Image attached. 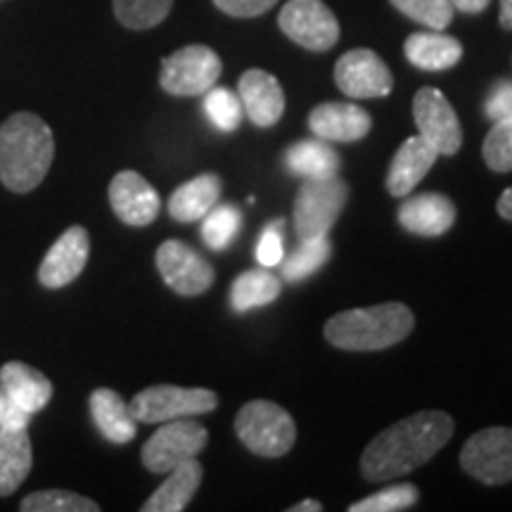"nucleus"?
Wrapping results in <instances>:
<instances>
[{
  "label": "nucleus",
  "mask_w": 512,
  "mask_h": 512,
  "mask_svg": "<svg viewBox=\"0 0 512 512\" xmlns=\"http://www.w3.org/2000/svg\"><path fill=\"white\" fill-rule=\"evenodd\" d=\"M456 432V422L444 411H422L394 422L377 434L361 456V475L368 482L406 477L432 460Z\"/></svg>",
  "instance_id": "obj_1"
},
{
  "label": "nucleus",
  "mask_w": 512,
  "mask_h": 512,
  "mask_svg": "<svg viewBox=\"0 0 512 512\" xmlns=\"http://www.w3.org/2000/svg\"><path fill=\"white\" fill-rule=\"evenodd\" d=\"M55 157V138L41 117L12 114L0 126V181L12 192H31L43 183Z\"/></svg>",
  "instance_id": "obj_2"
},
{
  "label": "nucleus",
  "mask_w": 512,
  "mask_h": 512,
  "mask_svg": "<svg viewBox=\"0 0 512 512\" xmlns=\"http://www.w3.org/2000/svg\"><path fill=\"white\" fill-rule=\"evenodd\" d=\"M413 325L415 316L406 304L389 302L337 313L325 323V339L344 351H382L403 342Z\"/></svg>",
  "instance_id": "obj_3"
},
{
  "label": "nucleus",
  "mask_w": 512,
  "mask_h": 512,
  "mask_svg": "<svg viewBox=\"0 0 512 512\" xmlns=\"http://www.w3.org/2000/svg\"><path fill=\"white\" fill-rule=\"evenodd\" d=\"M235 434L249 451L261 458H280L292 451L297 441L294 418L273 401L256 399L240 408L235 418Z\"/></svg>",
  "instance_id": "obj_4"
},
{
  "label": "nucleus",
  "mask_w": 512,
  "mask_h": 512,
  "mask_svg": "<svg viewBox=\"0 0 512 512\" xmlns=\"http://www.w3.org/2000/svg\"><path fill=\"white\" fill-rule=\"evenodd\" d=\"M219 406V396L204 387H176V384H155L133 396L128 403L133 418L147 425H159L178 418H195L211 413Z\"/></svg>",
  "instance_id": "obj_5"
},
{
  "label": "nucleus",
  "mask_w": 512,
  "mask_h": 512,
  "mask_svg": "<svg viewBox=\"0 0 512 512\" xmlns=\"http://www.w3.org/2000/svg\"><path fill=\"white\" fill-rule=\"evenodd\" d=\"M347 197V183L337 176L306 181L297 192L292 214L299 240L328 235L330 228L339 219V214L347 207Z\"/></svg>",
  "instance_id": "obj_6"
},
{
  "label": "nucleus",
  "mask_w": 512,
  "mask_h": 512,
  "mask_svg": "<svg viewBox=\"0 0 512 512\" xmlns=\"http://www.w3.org/2000/svg\"><path fill=\"white\" fill-rule=\"evenodd\" d=\"M209 441L207 427L192 418L164 422L143 446V465L155 475H166L204 451Z\"/></svg>",
  "instance_id": "obj_7"
},
{
  "label": "nucleus",
  "mask_w": 512,
  "mask_h": 512,
  "mask_svg": "<svg viewBox=\"0 0 512 512\" xmlns=\"http://www.w3.org/2000/svg\"><path fill=\"white\" fill-rule=\"evenodd\" d=\"M221 57L207 46H185L164 57L159 83L176 98H195L216 86L221 76Z\"/></svg>",
  "instance_id": "obj_8"
},
{
  "label": "nucleus",
  "mask_w": 512,
  "mask_h": 512,
  "mask_svg": "<svg viewBox=\"0 0 512 512\" xmlns=\"http://www.w3.org/2000/svg\"><path fill=\"white\" fill-rule=\"evenodd\" d=\"M460 467L477 482H512V427H486L472 434L460 451Z\"/></svg>",
  "instance_id": "obj_9"
},
{
  "label": "nucleus",
  "mask_w": 512,
  "mask_h": 512,
  "mask_svg": "<svg viewBox=\"0 0 512 512\" xmlns=\"http://www.w3.org/2000/svg\"><path fill=\"white\" fill-rule=\"evenodd\" d=\"M278 24L290 41L313 53L335 48L339 22L323 0H290L278 15Z\"/></svg>",
  "instance_id": "obj_10"
},
{
  "label": "nucleus",
  "mask_w": 512,
  "mask_h": 512,
  "mask_svg": "<svg viewBox=\"0 0 512 512\" xmlns=\"http://www.w3.org/2000/svg\"><path fill=\"white\" fill-rule=\"evenodd\" d=\"M413 117L420 138L439 155L453 157L463 147V128L453 105L439 88H420L413 100Z\"/></svg>",
  "instance_id": "obj_11"
},
{
  "label": "nucleus",
  "mask_w": 512,
  "mask_h": 512,
  "mask_svg": "<svg viewBox=\"0 0 512 512\" xmlns=\"http://www.w3.org/2000/svg\"><path fill=\"white\" fill-rule=\"evenodd\" d=\"M337 88L347 98L370 100L387 98L394 88V76L384 60L373 50L356 48L339 57L335 64Z\"/></svg>",
  "instance_id": "obj_12"
},
{
  "label": "nucleus",
  "mask_w": 512,
  "mask_h": 512,
  "mask_svg": "<svg viewBox=\"0 0 512 512\" xmlns=\"http://www.w3.org/2000/svg\"><path fill=\"white\" fill-rule=\"evenodd\" d=\"M157 268L164 283L181 297H197L214 285V266L181 240H166L157 249Z\"/></svg>",
  "instance_id": "obj_13"
},
{
  "label": "nucleus",
  "mask_w": 512,
  "mask_h": 512,
  "mask_svg": "<svg viewBox=\"0 0 512 512\" xmlns=\"http://www.w3.org/2000/svg\"><path fill=\"white\" fill-rule=\"evenodd\" d=\"M88 254H91V235H88V230L81 226L67 228L55 240V245L48 249L46 259L38 268V280L48 290H57V287L74 283L83 268H86Z\"/></svg>",
  "instance_id": "obj_14"
},
{
  "label": "nucleus",
  "mask_w": 512,
  "mask_h": 512,
  "mask_svg": "<svg viewBox=\"0 0 512 512\" xmlns=\"http://www.w3.org/2000/svg\"><path fill=\"white\" fill-rule=\"evenodd\" d=\"M110 204L126 226H150L157 219L162 200L138 171H119L110 183Z\"/></svg>",
  "instance_id": "obj_15"
},
{
  "label": "nucleus",
  "mask_w": 512,
  "mask_h": 512,
  "mask_svg": "<svg viewBox=\"0 0 512 512\" xmlns=\"http://www.w3.org/2000/svg\"><path fill=\"white\" fill-rule=\"evenodd\" d=\"M238 98L252 124L271 128L285 114V91L280 81L264 69H249L238 81Z\"/></svg>",
  "instance_id": "obj_16"
},
{
  "label": "nucleus",
  "mask_w": 512,
  "mask_h": 512,
  "mask_svg": "<svg viewBox=\"0 0 512 512\" xmlns=\"http://www.w3.org/2000/svg\"><path fill=\"white\" fill-rule=\"evenodd\" d=\"M373 126L370 114L351 102H320L309 114L313 136L328 143H356L366 138Z\"/></svg>",
  "instance_id": "obj_17"
},
{
  "label": "nucleus",
  "mask_w": 512,
  "mask_h": 512,
  "mask_svg": "<svg viewBox=\"0 0 512 512\" xmlns=\"http://www.w3.org/2000/svg\"><path fill=\"white\" fill-rule=\"evenodd\" d=\"M456 219V204L439 192H422V195L408 197L399 207L401 228L420 235V238H439L453 228Z\"/></svg>",
  "instance_id": "obj_18"
},
{
  "label": "nucleus",
  "mask_w": 512,
  "mask_h": 512,
  "mask_svg": "<svg viewBox=\"0 0 512 512\" xmlns=\"http://www.w3.org/2000/svg\"><path fill=\"white\" fill-rule=\"evenodd\" d=\"M439 152L434 150L430 143H425L420 136L408 138L392 159L387 171V190L394 197H406L411 195L422 178L427 176V171L432 169L437 162Z\"/></svg>",
  "instance_id": "obj_19"
},
{
  "label": "nucleus",
  "mask_w": 512,
  "mask_h": 512,
  "mask_svg": "<svg viewBox=\"0 0 512 512\" xmlns=\"http://www.w3.org/2000/svg\"><path fill=\"white\" fill-rule=\"evenodd\" d=\"M403 53L413 67L425 72H444L456 67L463 57V46L458 38L444 34V31H418L411 34L403 43Z\"/></svg>",
  "instance_id": "obj_20"
},
{
  "label": "nucleus",
  "mask_w": 512,
  "mask_h": 512,
  "mask_svg": "<svg viewBox=\"0 0 512 512\" xmlns=\"http://www.w3.org/2000/svg\"><path fill=\"white\" fill-rule=\"evenodd\" d=\"M0 387L31 415L41 413L53 399V382L22 361H10L0 368Z\"/></svg>",
  "instance_id": "obj_21"
},
{
  "label": "nucleus",
  "mask_w": 512,
  "mask_h": 512,
  "mask_svg": "<svg viewBox=\"0 0 512 512\" xmlns=\"http://www.w3.org/2000/svg\"><path fill=\"white\" fill-rule=\"evenodd\" d=\"M91 415L102 437L112 444L124 446L136 439L138 420L133 418L128 403L114 389H95L91 394Z\"/></svg>",
  "instance_id": "obj_22"
},
{
  "label": "nucleus",
  "mask_w": 512,
  "mask_h": 512,
  "mask_svg": "<svg viewBox=\"0 0 512 512\" xmlns=\"http://www.w3.org/2000/svg\"><path fill=\"white\" fill-rule=\"evenodd\" d=\"M166 482L147 498L145 505L140 510L143 512H181L188 508L192 496L200 489L204 470L195 458L188 463L174 467L171 472H166Z\"/></svg>",
  "instance_id": "obj_23"
},
{
  "label": "nucleus",
  "mask_w": 512,
  "mask_h": 512,
  "mask_svg": "<svg viewBox=\"0 0 512 512\" xmlns=\"http://www.w3.org/2000/svg\"><path fill=\"white\" fill-rule=\"evenodd\" d=\"M219 197L221 178L216 174H202L174 190L169 200V214L171 219L181 223L200 221L219 204Z\"/></svg>",
  "instance_id": "obj_24"
},
{
  "label": "nucleus",
  "mask_w": 512,
  "mask_h": 512,
  "mask_svg": "<svg viewBox=\"0 0 512 512\" xmlns=\"http://www.w3.org/2000/svg\"><path fill=\"white\" fill-rule=\"evenodd\" d=\"M34 451L27 430H0V496H12L29 477Z\"/></svg>",
  "instance_id": "obj_25"
},
{
  "label": "nucleus",
  "mask_w": 512,
  "mask_h": 512,
  "mask_svg": "<svg viewBox=\"0 0 512 512\" xmlns=\"http://www.w3.org/2000/svg\"><path fill=\"white\" fill-rule=\"evenodd\" d=\"M285 166L294 176L306 178V181H316V178H332L342 169V159L328 140L313 138V140H299L285 152Z\"/></svg>",
  "instance_id": "obj_26"
},
{
  "label": "nucleus",
  "mask_w": 512,
  "mask_h": 512,
  "mask_svg": "<svg viewBox=\"0 0 512 512\" xmlns=\"http://www.w3.org/2000/svg\"><path fill=\"white\" fill-rule=\"evenodd\" d=\"M280 292H283V283L268 268L266 271L264 268H259V271H245L230 285V306L238 313H247L275 302L280 297Z\"/></svg>",
  "instance_id": "obj_27"
},
{
  "label": "nucleus",
  "mask_w": 512,
  "mask_h": 512,
  "mask_svg": "<svg viewBox=\"0 0 512 512\" xmlns=\"http://www.w3.org/2000/svg\"><path fill=\"white\" fill-rule=\"evenodd\" d=\"M330 240L328 235H316V238H306L299 242L290 256H283L280 266H283V275L290 283H299V280L311 278L313 273L325 266L330 259Z\"/></svg>",
  "instance_id": "obj_28"
},
{
  "label": "nucleus",
  "mask_w": 512,
  "mask_h": 512,
  "mask_svg": "<svg viewBox=\"0 0 512 512\" xmlns=\"http://www.w3.org/2000/svg\"><path fill=\"white\" fill-rule=\"evenodd\" d=\"M114 15L126 29L145 31L169 17L174 0H112Z\"/></svg>",
  "instance_id": "obj_29"
},
{
  "label": "nucleus",
  "mask_w": 512,
  "mask_h": 512,
  "mask_svg": "<svg viewBox=\"0 0 512 512\" xmlns=\"http://www.w3.org/2000/svg\"><path fill=\"white\" fill-rule=\"evenodd\" d=\"M242 226V214L233 204H216L214 209L204 216L202 223V240L204 245L214 252H223L230 242L235 240Z\"/></svg>",
  "instance_id": "obj_30"
},
{
  "label": "nucleus",
  "mask_w": 512,
  "mask_h": 512,
  "mask_svg": "<svg viewBox=\"0 0 512 512\" xmlns=\"http://www.w3.org/2000/svg\"><path fill=\"white\" fill-rule=\"evenodd\" d=\"M24 512H98L100 505L91 498L72 494V491H36L19 505Z\"/></svg>",
  "instance_id": "obj_31"
},
{
  "label": "nucleus",
  "mask_w": 512,
  "mask_h": 512,
  "mask_svg": "<svg viewBox=\"0 0 512 512\" xmlns=\"http://www.w3.org/2000/svg\"><path fill=\"white\" fill-rule=\"evenodd\" d=\"M389 3L406 17H411L413 22L434 31H444L456 15L451 0H389Z\"/></svg>",
  "instance_id": "obj_32"
},
{
  "label": "nucleus",
  "mask_w": 512,
  "mask_h": 512,
  "mask_svg": "<svg viewBox=\"0 0 512 512\" xmlns=\"http://www.w3.org/2000/svg\"><path fill=\"white\" fill-rule=\"evenodd\" d=\"M204 95H207V98H204V112H207L211 124L223 133H233L235 128L240 126L242 114H245L238 95L228 91V88H216V86L209 88Z\"/></svg>",
  "instance_id": "obj_33"
},
{
  "label": "nucleus",
  "mask_w": 512,
  "mask_h": 512,
  "mask_svg": "<svg viewBox=\"0 0 512 512\" xmlns=\"http://www.w3.org/2000/svg\"><path fill=\"white\" fill-rule=\"evenodd\" d=\"M420 501V491L415 484H394L387 489L366 496L363 501L354 503L349 512H399L413 508Z\"/></svg>",
  "instance_id": "obj_34"
},
{
  "label": "nucleus",
  "mask_w": 512,
  "mask_h": 512,
  "mask_svg": "<svg viewBox=\"0 0 512 512\" xmlns=\"http://www.w3.org/2000/svg\"><path fill=\"white\" fill-rule=\"evenodd\" d=\"M484 162L496 174L512 171V121H494L482 145Z\"/></svg>",
  "instance_id": "obj_35"
},
{
  "label": "nucleus",
  "mask_w": 512,
  "mask_h": 512,
  "mask_svg": "<svg viewBox=\"0 0 512 512\" xmlns=\"http://www.w3.org/2000/svg\"><path fill=\"white\" fill-rule=\"evenodd\" d=\"M283 221H275L273 226H268L264 233H261L259 245H256V261L259 266L264 268H273L283 261L285 256V247H283Z\"/></svg>",
  "instance_id": "obj_36"
},
{
  "label": "nucleus",
  "mask_w": 512,
  "mask_h": 512,
  "mask_svg": "<svg viewBox=\"0 0 512 512\" xmlns=\"http://www.w3.org/2000/svg\"><path fill=\"white\" fill-rule=\"evenodd\" d=\"M484 112L491 121H512V81L494 83L486 95Z\"/></svg>",
  "instance_id": "obj_37"
},
{
  "label": "nucleus",
  "mask_w": 512,
  "mask_h": 512,
  "mask_svg": "<svg viewBox=\"0 0 512 512\" xmlns=\"http://www.w3.org/2000/svg\"><path fill=\"white\" fill-rule=\"evenodd\" d=\"M31 413L24 411L12 396L0 387V430H27Z\"/></svg>",
  "instance_id": "obj_38"
},
{
  "label": "nucleus",
  "mask_w": 512,
  "mask_h": 512,
  "mask_svg": "<svg viewBox=\"0 0 512 512\" xmlns=\"http://www.w3.org/2000/svg\"><path fill=\"white\" fill-rule=\"evenodd\" d=\"M278 0H214V5L230 17H259L273 8Z\"/></svg>",
  "instance_id": "obj_39"
},
{
  "label": "nucleus",
  "mask_w": 512,
  "mask_h": 512,
  "mask_svg": "<svg viewBox=\"0 0 512 512\" xmlns=\"http://www.w3.org/2000/svg\"><path fill=\"white\" fill-rule=\"evenodd\" d=\"M451 5L460 12H467V15H477V12H484L491 5V0H451Z\"/></svg>",
  "instance_id": "obj_40"
},
{
  "label": "nucleus",
  "mask_w": 512,
  "mask_h": 512,
  "mask_svg": "<svg viewBox=\"0 0 512 512\" xmlns=\"http://www.w3.org/2000/svg\"><path fill=\"white\" fill-rule=\"evenodd\" d=\"M496 209H498V214H501V219L512 221V188L503 190V195L498 197Z\"/></svg>",
  "instance_id": "obj_41"
},
{
  "label": "nucleus",
  "mask_w": 512,
  "mask_h": 512,
  "mask_svg": "<svg viewBox=\"0 0 512 512\" xmlns=\"http://www.w3.org/2000/svg\"><path fill=\"white\" fill-rule=\"evenodd\" d=\"M503 29H512V0H501V15H498Z\"/></svg>",
  "instance_id": "obj_42"
},
{
  "label": "nucleus",
  "mask_w": 512,
  "mask_h": 512,
  "mask_svg": "<svg viewBox=\"0 0 512 512\" xmlns=\"http://www.w3.org/2000/svg\"><path fill=\"white\" fill-rule=\"evenodd\" d=\"M323 510V503L318 501H302L299 505H292L290 512H320Z\"/></svg>",
  "instance_id": "obj_43"
}]
</instances>
